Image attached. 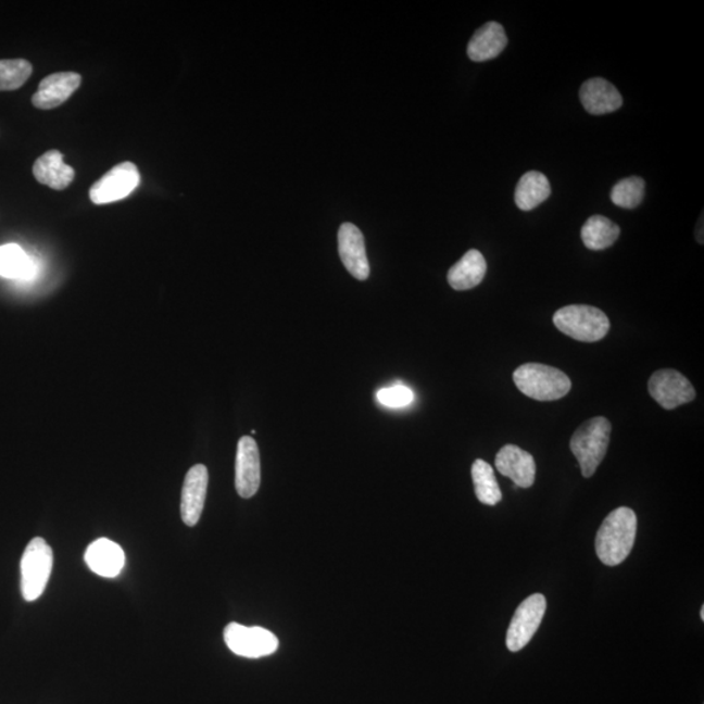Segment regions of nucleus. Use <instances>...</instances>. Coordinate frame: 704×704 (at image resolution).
I'll return each instance as SVG.
<instances>
[{"label":"nucleus","mask_w":704,"mask_h":704,"mask_svg":"<svg viewBox=\"0 0 704 704\" xmlns=\"http://www.w3.org/2000/svg\"><path fill=\"white\" fill-rule=\"evenodd\" d=\"M638 520L630 507L613 511L600 526L595 548L600 561L606 566H617L629 557L636 543Z\"/></svg>","instance_id":"f257e3e1"},{"label":"nucleus","mask_w":704,"mask_h":704,"mask_svg":"<svg viewBox=\"0 0 704 704\" xmlns=\"http://www.w3.org/2000/svg\"><path fill=\"white\" fill-rule=\"evenodd\" d=\"M513 378L520 393L540 402L561 400L571 389L570 378L563 370L540 363L520 365Z\"/></svg>","instance_id":"f03ea898"},{"label":"nucleus","mask_w":704,"mask_h":704,"mask_svg":"<svg viewBox=\"0 0 704 704\" xmlns=\"http://www.w3.org/2000/svg\"><path fill=\"white\" fill-rule=\"evenodd\" d=\"M612 424L606 417L587 420L571 436L570 449L584 478H591L603 462L609 447Z\"/></svg>","instance_id":"7ed1b4c3"},{"label":"nucleus","mask_w":704,"mask_h":704,"mask_svg":"<svg viewBox=\"0 0 704 704\" xmlns=\"http://www.w3.org/2000/svg\"><path fill=\"white\" fill-rule=\"evenodd\" d=\"M553 324L565 336L579 342H598L608 335L611 323L602 310L591 305H566L553 316Z\"/></svg>","instance_id":"20e7f679"},{"label":"nucleus","mask_w":704,"mask_h":704,"mask_svg":"<svg viewBox=\"0 0 704 704\" xmlns=\"http://www.w3.org/2000/svg\"><path fill=\"white\" fill-rule=\"evenodd\" d=\"M52 564H54V552L42 538L32 539L25 548L22 558V593L26 602H35L42 595L48 586Z\"/></svg>","instance_id":"39448f33"},{"label":"nucleus","mask_w":704,"mask_h":704,"mask_svg":"<svg viewBox=\"0 0 704 704\" xmlns=\"http://www.w3.org/2000/svg\"><path fill=\"white\" fill-rule=\"evenodd\" d=\"M225 642L235 655L248 658L269 656L278 650V638L272 631L259 626L247 628L231 623L224 631Z\"/></svg>","instance_id":"423d86ee"},{"label":"nucleus","mask_w":704,"mask_h":704,"mask_svg":"<svg viewBox=\"0 0 704 704\" xmlns=\"http://www.w3.org/2000/svg\"><path fill=\"white\" fill-rule=\"evenodd\" d=\"M140 180V172L135 163L123 162L91 186L89 198L96 205L111 204L128 198L139 187Z\"/></svg>","instance_id":"0eeeda50"},{"label":"nucleus","mask_w":704,"mask_h":704,"mask_svg":"<svg viewBox=\"0 0 704 704\" xmlns=\"http://www.w3.org/2000/svg\"><path fill=\"white\" fill-rule=\"evenodd\" d=\"M545 609L546 600L541 593H533L519 604L507 629L508 651L518 652L526 648L543 621Z\"/></svg>","instance_id":"6e6552de"},{"label":"nucleus","mask_w":704,"mask_h":704,"mask_svg":"<svg viewBox=\"0 0 704 704\" xmlns=\"http://www.w3.org/2000/svg\"><path fill=\"white\" fill-rule=\"evenodd\" d=\"M652 398L665 410H674L694 400L693 385L675 369L656 370L649 381Z\"/></svg>","instance_id":"1a4fd4ad"},{"label":"nucleus","mask_w":704,"mask_h":704,"mask_svg":"<svg viewBox=\"0 0 704 704\" xmlns=\"http://www.w3.org/2000/svg\"><path fill=\"white\" fill-rule=\"evenodd\" d=\"M261 482L260 453L256 441L243 436L238 442L235 487L240 498L251 499L257 493Z\"/></svg>","instance_id":"9d476101"},{"label":"nucleus","mask_w":704,"mask_h":704,"mask_svg":"<svg viewBox=\"0 0 704 704\" xmlns=\"http://www.w3.org/2000/svg\"><path fill=\"white\" fill-rule=\"evenodd\" d=\"M338 251L339 257L352 277L359 280L369 277V261L365 252L364 237L355 225L343 224L339 227Z\"/></svg>","instance_id":"9b49d317"},{"label":"nucleus","mask_w":704,"mask_h":704,"mask_svg":"<svg viewBox=\"0 0 704 704\" xmlns=\"http://www.w3.org/2000/svg\"><path fill=\"white\" fill-rule=\"evenodd\" d=\"M208 482L209 474L204 465L189 468L185 485H183L180 502L181 519L189 527L199 524L202 511H204Z\"/></svg>","instance_id":"f8f14e48"},{"label":"nucleus","mask_w":704,"mask_h":704,"mask_svg":"<svg viewBox=\"0 0 704 704\" xmlns=\"http://www.w3.org/2000/svg\"><path fill=\"white\" fill-rule=\"evenodd\" d=\"M495 468L501 475L512 479L515 486L530 488L537 475L533 456L517 445L501 448L494 461Z\"/></svg>","instance_id":"ddd939ff"},{"label":"nucleus","mask_w":704,"mask_h":704,"mask_svg":"<svg viewBox=\"0 0 704 704\" xmlns=\"http://www.w3.org/2000/svg\"><path fill=\"white\" fill-rule=\"evenodd\" d=\"M81 76L75 72H59V74L46 76L39 83L36 95L32 102L39 110H51L61 106L62 103L80 87Z\"/></svg>","instance_id":"4468645a"},{"label":"nucleus","mask_w":704,"mask_h":704,"mask_svg":"<svg viewBox=\"0 0 704 704\" xmlns=\"http://www.w3.org/2000/svg\"><path fill=\"white\" fill-rule=\"evenodd\" d=\"M579 97L587 113L592 115L613 113L624 103L623 96L615 85L602 77L587 80L580 88Z\"/></svg>","instance_id":"2eb2a0df"},{"label":"nucleus","mask_w":704,"mask_h":704,"mask_svg":"<svg viewBox=\"0 0 704 704\" xmlns=\"http://www.w3.org/2000/svg\"><path fill=\"white\" fill-rule=\"evenodd\" d=\"M85 563L91 571L104 578H115L120 576L124 564H126V554L122 546L109 539H98L88 546L85 552Z\"/></svg>","instance_id":"dca6fc26"},{"label":"nucleus","mask_w":704,"mask_h":704,"mask_svg":"<svg viewBox=\"0 0 704 704\" xmlns=\"http://www.w3.org/2000/svg\"><path fill=\"white\" fill-rule=\"evenodd\" d=\"M506 45L504 26L489 22L475 32L472 41L468 42L467 54L474 62L492 61L505 50Z\"/></svg>","instance_id":"f3484780"},{"label":"nucleus","mask_w":704,"mask_h":704,"mask_svg":"<svg viewBox=\"0 0 704 704\" xmlns=\"http://www.w3.org/2000/svg\"><path fill=\"white\" fill-rule=\"evenodd\" d=\"M33 175L38 183L56 191H63L75 179V169L63 161L58 150H49L35 162Z\"/></svg>","instance_id":"a211bd4d"},{"label":"nucleus","mask_w":704,"mask_h":704,"mask_svg":"<svg viewBox=\"0 0 704 704\" xmlns=\"http://www.w3.org/2000/svg\"><path fill=\"white\" fill-rule=\"evenodd\" d=\"M487 273V261L479 251H468L450 267L448 282L456 291L472 290L480 285Z\"/></svg>","instance_id":"6ab92c4d"},{"label":"nucleus","mask_w":704,"mask_h":704,"mask_svg":"<svg viewBox=\"0 0 704 704\" xmlns=\"http://www.w3.org/2000/svg\"><path fill=\"white\" fill-rule=\"evenodd\" d=\"M552 192L550 180L539 172H528L518 181L515 188V204L524 212L543 204Z\"/></svg>","instance_id":"aec40b11"},{"label":"nucleus","mask_w":704,"mask_h":704,"mask_svg":"<svg viewBox=\"0 0 704 704\" xmlns=\"http://www.w3.org/2000/svg\"><path fill=\"white\" fill-rule=\"evenodd\" d=\"M37 267L28 253L17 244L0 246V277L9 279H32Z\"/></svg>","instance_id":"412c9836"},{"label":"nucleus","mask_w":704,"mask_h":704,"mask_svg":"<svg viewBox=\"0 0 704 704\" xmlns=\"http://www.w3.org/2000/svg\"><path fill=\"white\" fill-rule=\"evenodd\" d=\"M583 244L591 251H603L616 243L619 227L603 215H592L580 231Z\"/></svg>","instance_id":"4be33fe9"},{"label":"nucleus","mask_w":704,"mask_h":704,"mask_svg":"<svg viewBox=\"0 0 704 704\" xmlns=\"http://www.w3.org/2000/svg\"><path fill=\"white\" fill-rule=\"evenodd\" d=\"M476 498L481 504L494 506L502 500L501 489L488 462L476 460L472 468Z\"/></svg>","instance_id":"5701e85b"},{"label":"nucleus","mask_w":704,"mask_h":704,"mask_svg":"<svg viewBox=\"0 0 704 704\" xmlns=\"http://www.w3.org/2000/svg\"><path fill=\"white\" fill-rule=\"evenodd\" d=\"M645 193V183L639 176H630L616 183L611 191L613 204L624 209H634L641 205Z\"/></svg>","instance_id":"b1692460"},{"label":"nucleus","mask_w":704,"mask_h":704,"mask_svg":"<svg viewBox=\"0 0 704 704\" xmlns=\"http://www.w3.org/2000/svg\"><path fill=\"white\" fill-rule=\"evenodd\" d=\"M32 72V64L25 59H3L0 61V91L22 88Z\"/></svg>","instance_id":"393cba45"},{"label":"nucleus","mask_w":704,"mask_h":704,"mask_svg":"<svg viewBox=\"0 0 704 704\" xmlns=\"http://www.w3.org/2000/svg\"><path fill=\"white\" fill-rule=\"evenodd\" d=\"M377 400L384 406L400 408L408 406L414 401V393L407 387L395 385L377 391Z\"/></svg>","instance_id":"a878e982"},{"label":"nucleus","mask_w":704,"mask_h":704,"mask_svg":"<svg viewBox=\"0 0 704 704\" xmlns=\"http://www.w3.org/2000/svg\"><path fill=\"white\" fill-rule=\"evenodd\" d=\"M701 619H702V621H704V605H702V608H701Z\"/></svg>","instance_id":"bb28decb"}]
</instances>
